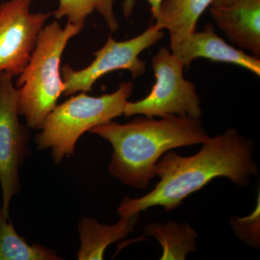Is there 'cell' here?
Masks as SVG:
<instances>
[{"instance_id": "6da1fadb", "label": "cell", "mask_w": 260, "mask_h": 260, "mask_svg": "<svg viewBox=\"0 0 260 260\" xmlns=\"http://www.w3.org/2000/svg\"><path fill=\"white\" fill-rule=\"evenodd\" d=\"M202 145L200 151L191 156H181L173 150L164 154L155 169L160 180L144 196L124 198L117 209L120 218H129L156 206L173 211L187 197L217 178H226L244 187L257 175L254 143L234 128L209 137Z\"/></svg>"}, {"instance_id": "7a4b0ae2", "label": "cell", "mask_w": 260, "mask_h": 260, "mask_svg": "<svg viewBox=\"0 0 260 260\" xmlns=\"http://www.w3.org/2000/svg\"><path fill=\"white\" fill-rule=\"evenodd\" d=\"M90 132L112 145L111 175L138 189H148L156 177L157 162L167 152L203 144L210 137L200 119L177 115L138 117L125 124L111 121Z\"/></svg>"}, {"instance_id": "3957f363", "label": "cell", "mask_w": 260, "mask_h": 260, "mask_svg": "<svg viewBox=\"0 0 260 260\" xmlns=\"http://www.w3.org/2000/svg\"><path fill=\"white\" fill-rule=\"evenodd\" d=\"M84 24L68 23L61 27L57 20L44 25L27 66L18 75V112L30 129H41L46 117L64 93L61 75V56Z\"/></svg>"}, {"instance_id": "277c9868", "label": "cell", "mask_w": 260, "mask_h": 260, "mask_svg": "<svg viewBox=\"0 0 260 260\" xmlns=\"http://www.w3.org/2000/svg\"><path fill=\"white\" fill-rule=\"evenodd\" d=\"M133 88L132 82H122L115 91L101 96H90L85 92L73 95L46 117L42 132L35 138L38 148L51 149L53 160L59 164L74 153L84 133L122 115Z\"/></svg>"}, {"instance_id": "5b68a950", "label": "cell", "mask_w": 260, "mask_h": 260, "mask_svg": "<svg viewBox=\"0 0 260 260\" xmlns=\"http://www.w3.org/2000/svg\"><path fill=\"white\" fill-rule=\"evenodd\" d=\"M184 64L167 48L162 47L152 60L155 82L144 99L127 102L126 116L143 115L164 117L169 115L200 117L201 100L192 82L184 77Z\"/></svg>"}, {"instance_id": "8992f818", "label": "cell", "mask_w": 260, "mask_h": 260, "mask_svg": "<svg viewBox=\"0 0 260 260\" xmlns=\"http://www.w3.org/2000/svg\"><path fill=\"white\" fill-rule=\"evenodd\" d=\"M162 30L155 25H150L143 34L129 40L117 42L112 37L96 52L95 59L83 69L75 70L69 64L61 68L64 83V95H73L78 92L91 91L94 84L108 73L125 70L133 78L145 73V61L139 57L143 51L149 49L164 38Z\"/></svg>"}, {"instance_id": "52a82bcc", "label": "cell", "mask_w": 260, "mask_h": 260, "mask_svg": "<svg viewBox=\"0 0 260 260\" xmlns=\"http://www.w3.org/2000/svg\"><path fill=\"white\" fill-rule=\"evenodd\" d=\"M12 75L0 73V184L3 213L9 217L10 200L20 189L18 170L28 154L30 133L18 119V89Z\"/></svg>"}, {"instance_id": "ba28073f", "label": "cell", "mask_w": 260, "mask_h": 260, "mask_svg": "<svg viewBox=\"0 0 260 260\" xmlns=\"http://www.w3.org/2000/svg\"><path fill=\"white\" fill-rule=\"evenodd\" d=\"M32 0L0 5V73L18 76L28 64L38 38L52 13H32Z\"/></svg>"}, {"instance_id": "9c48e42d", "label": "cell", "mask_w": 260, "mask_h": 260, "mask_svg": "<svg viewBox=\"0 0 260 260\" xmlns=\"http://www.w3.org/2000/svg\"><path fill=\"white\" fill-rule=\"evenodd\" d=\"M171 51L186 68H189L195 59L205 58L217 62L236 64L260 76L259 58L229 45L215 34L210 24L202 31L196 30L182 42L171 47Z\"/></svg>"}, {"instance_id": "30bf717a", "label": "cell", "mask_w": 260, "mask_h": 260, "mask_svg": "<svg viewBox=\"0 0 260 260\" xmlns=\"http://www.w3.org/2000/svg\"><path fill=\"white\" fill-rule=\"evenodd\" d=\"M210 14L233 44L260 56V0H234L210 8Z\"/></svg>"}, {"instance_id": "8fae6325", "label": "cell", "mask_w": 260, "mask_h": 260, "mask_svg": "<svg viewBox=\"0 0 260 260\" xmlns=\"http://www.w3.org/2000/svg\"><path fill=\"white\" fill-rule=\"evenodd\" d=\"M140 218V213L129 218H120L114 225L99 223L95 219L83 218L80 220V260L104 259L106 249L111 244L127 237Z\"/></svg>"}, {"instance_id": "7c38bea8", "label": "cell", "mask_w": 260, "mask_h": 260, "mask_svg": "<svg viewBox=\"0 0 260 260\" xmlns=\"http://www.w3.org/2000/svg\"><path fill=\"white\" fill-rule=\"evenodd\" d=\"M213 0H162L155 20L160 30L170 32V47L177 45L196 31L201 15Z\"/></svg>"}, {"instance_id": "4fadbf2b", "label": "cell", "mask_w": 260, "mask_h": 260, "mask_svg": "<svg viewBox=\"0 0 260 260\" xmlns=\"http://www.w3.org/2000/svg\"><path fill=\"white\" fill-rule=\"evenodd\" d=\"M143 236L156 239L162 249L160 260H185L197 249L198 233L189 224L168 221L147 224Z\"/></svg>"}, {"instance_id": "5bb4252c", "label": "cell", "mask_w": 260, "mask_h": 260, "mask_svg": "<svg viewBox=\"0 0 260 260\" xmlns=\"http://www.w3.org/2000/svg\"><path fill=\"white\" fill-rule=\"evenodd\" d=\"M56 251L39 244H28L15 232L0 206V260H58Z\"/></svg>"}, {"instance_id": "9a60e30c", "label": "cell", "mask_w": 260, "mask_h": 260, "mask_svg": "<svg viewBox=\"0 0 260 260\" xmlns=\"http://www.w3.org/2000/svg\"><path fill=\"white\" fill-rule=\"evenodd\" d=\"M95 10L104 16V0H59V6L52 15L57 20L67 18L68 23L85 24Z\"/></svg>"}, {"instance_id": "2e32d148", "label": "cell", "mask_w": 260, "mask_h": 260, "mask_svg": "<svg viewBox=\"0 0 260 260\" xmlns=\"http://www.w3.org/2000/svg\"><path fill=\"white\" fill-rule=\"evenodd\" d=\"M259 194L255 209L252 213L244 218L234 216L231 220L233 230L239 239L256 249L259 248Z\"/></svg>"}, {"instance_id": "e0dca14e", "label": "cell", "mask_w": 260, "mask_h": 260, "mask_svg": "<svg viewBox=\"0 0 260 260\" xmlns=\"http://www.w3.org/2000/svg\"><path fill=\"white\" fill-rule=\"evenodd\" d=\"M114 0H104V18L107 22L110 30L115 32L119 28V23L116 21L113 11V4ZM151 7L152 18L155 19L158 15L162 0H147ZM135 5V0H124L123 3V12L126 19H129L133 13Z\"/></svg>"}, {"instance_id": "ac0fdd59", "label": "cell", "mask_w": 260, "mask_h": 260, "mask_svg": "<svg viewBox=\"0 0 260 260\" xmlns=\"http://www.w3.org/2000/svg\"><path fill=\"white\" fill-rule=\"evenodd\" d=\"M234 0H213L211 6L213 7H223L231 4Z\"/></svg>"}]
</instances>
